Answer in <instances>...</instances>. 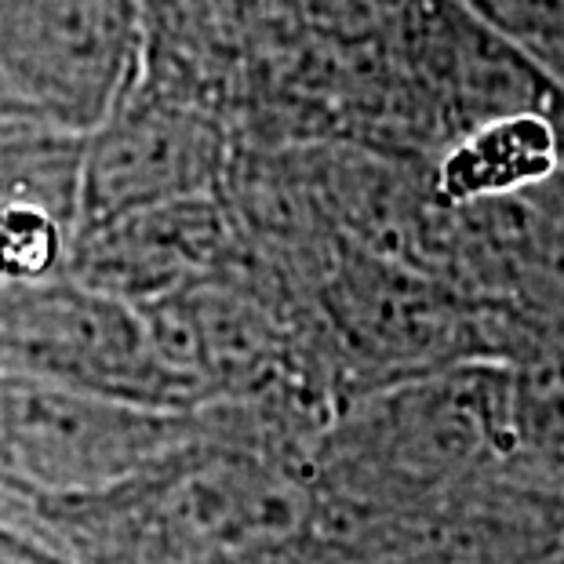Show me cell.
Returning a JSON list of instances; mask_svg holds the SVG:
<instances>
[{"label": "cell", "mask_w": 564, "mask_h": 564, "mask_svg": "<svg viewBox=\"0 0 564 564\" xmlns=\"http://www.w3.org/2000/svg\"><path fill=\"white\" fill-rule=\"evenodd\" d=\"M0 368L124 404H167L189 387L164 365L153 332L131 310L77 288L0 292Z\"/></svg>", "instance_id": "1"}, {"label": "cell", "mask_w": 564, "mask_h": 564, "mask_svg": "<svg viewBox=\"0 0 564 564\" xmlns=\"http://www.w3.org/2000/svg\"><path fill=\"white\" fill-rule=\"evenodd\" d=\"M135 55V0L0 4V66L37 110L69 128H91L110 117Z\"/></svg>", "instance_id": "2"}, {"label": "cell", "mask_w": 564, "mask_h": 564, "mask_svg": "<svg viewBox=\"0 0 564 564\" xmlns=\"http://www.w3.org/2000/svg\"><path fill=\"white\" fill-rule=\"evenodd\" d=\"M0 437L44 481L91 488L158 459L172 423L124 401L26 382L0 404Z\"/></svg>", "instance_id": "3"}, {"label": "cell", "mask_w": 564, "mask_h": 564, "mask_svg": "<svg viewBox=\"0 0 564 564\" xmlns=\"http://www.w3.org/2000/svg\"><path fill=\"white\" fill-rule=\"evenodd\" d=\"M496 419L499 401L485 371H463L393 398L387 393L357 423L361 448H354V466L368 459L412 488L444 481L485 459L496 441Z\"/></svg>", "instance_id": "4"}, {"label": "cell", "mask_w": 564, "mask_h": 564, "mask_svg": "<svg viewBox=\"0 0 564 564\" xmlns=\"http://www.w3.org/2000/svg\"><path fill=\"white\" fill-rule=\"evenodd\" d=\"M215 164L212 131L189 113L150 110L121 121L91 153L88 212L95 219L189 200Z\"/></svg>", "instance_id": "5"}, {"label": "cell", "mask_w": 564, "mask_h": 564, "mask_svg": "<svg viewBox=\"0 0 564 564\" xmlns=\"http://www.w3.org/2000/svg\"><path fill=\"white\" fill-rule=\"evenodd\" d=\"M564 135L557 117L513 113L466 128L444 153L437 186L452 204L496 200L535 186L561 167Z\"/></svg>", "instance_id": "6"}, {"label": "cell", "mask_w": 564, "mask_h": 564, "mask_svg": "<svg viewBox=\"0 0 564 564\" xmlns=\"http://www.w3.org/2000/svg\"><path fill=\"white\" fill-rule=\"evenodd\" d=\"M58 256V230L37 208L0 212V278L37 281Z\"/></svg>", "instance_id": "7"}, {"label": "cell", "mask_w": 564, "mask_h": 564, "mask_svg": "<svg viewBox=\"0 0 564 564\" xmlns=\"http://www.w3.org/2000/svg\"><path fill=\"white\" fill-rule=\"evenodd\" d=\"M256 564H317V561H295V557H284L281 550H273V554H267V561H256Z\"/></svg>", "instance_id": "8"}]
</instances>
